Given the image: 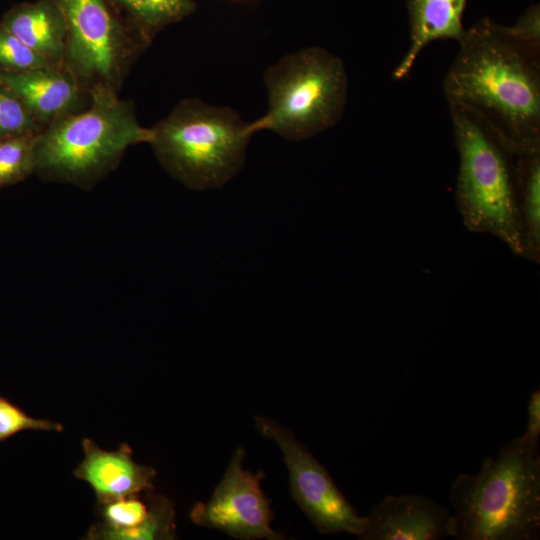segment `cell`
Masks as SVG:
<instances>
[{"mask_svg":"<svg viewBox=\"0 0 540 540\" xmlns=\"http://www.w3.org/2000/svg\"><path fill=\"white\" fill-rule=\"evenodd\" d=\"M445 76L448 104L480 121L515 156L540 151V46L483 18L466 30Z\"/></svg>","mask_w":540,"mask_h":540,"instance_id":"1","label":"cell"},{"mask_svg":"<svg viewBox=\"0 0 540 540\" xmlns=\"http://www.w3.org/2000/svg\"><path fill=\"white\" fill-rule=\"evenodd\" d=\"M451 537L457 540H536L540 536V455L522 435L474 474L453 481Z\"/></svg>","mask_w":540,"mask_h":540,"instance_id":"2","label":"cell"},{"mask_svg":"<svg viewBox=\"0 0 540 540\" xmlns=\"http://www.w3.org/2000/svg\"><path fill=\"white\" fill-rule=\"evenodd\" d=\"M134 103L96 90L84 110L63 116L38 135L34 174L45 181L88 190L117 168L127 149L149 143Z\"/></svg>","mask_w":540,"mask_h":540,"instance_id":"3","label":"cell"},{"mask_svg":"<svg viewBox=\"0 0 540 540\" xmlns=\"http://www.w3.org/2000/svg\"><path fill=\"white\" fill-rule=\"evenodd\" d=\"M151 130L149 144L163 169L200 191L221 187L239 172L256 133L233 109L196 98L180 101Z\"/></svg>","mask_w":540,"mask_h":540,"instance_id":"4","label":"cell"},{"mask_svg":"<svg viewBox=\"0 0 540 540\" xmlns=\"http://www.w3.org/2000/svg\"><path fill=\"white\" fill-rule=\"evenodd\" d=\"M448 107L459 155L455 198L463 224L495 236L523 257L516 156L469 112Z\"/></svg>","mask_w":540,"mask_h":540,"instance_id":"5","label":"cell"},{"mask_svg":"<svg viewBox=\"0 0 540 540\" xmlns=\"http://www.w3.org/2000/svg\"><path fill=\"white\" fill-rule=\"evenodd\" d=\"M268 110L253 121L256 132L270 130L287 140L301 141L334 126L348 95L343 61L321 47L285 55L264 74Z\"/></svg>","mask_w":540,"mask_h":540,"instance_id":"6","label":"cell"},{"mask_svg":"<svg viewBox=\"0 0 540 540\" xmlns=\"http://www.w3.org/2000/svg\"><path fill=\"white\" fill-rule=\"evenodd\" d=\"M65 16L67 42L62 68L90 95L118 93L140 54L149 46L108 0H56Z\"/></svg>","mask_w":540,"mask_h":540,"instance_id":"7","label":"cell"},{"mask_svg":"<svg viewBox=\"0 0 540 540\" xmlns=\"http://www.w3.org/2000/svg\"><path fill=\"white\" fill-rule=\"evenodd\" d=\"M255 426L280 447L290 475L293 499L322 534L348 533L358 538L367 519L347 501L328 471L293 433L265 416L254 417Z\"/></svg>","mask_w":540,"mask_h":540,"instance_id":"8","label":"cell"},{"mask_svg":"<svg viewBox=\"0 0 540 540\" xmlns=\"http://www.w3.org/2000/svg\"><path fill=\"white\" fill-rule=\"evenodd\" d=\"M242 448L234 452L229 466L207 502L196 503L190 518L196 525L225 532L237 539H285L271 527V501L260 487L263 473L245 471Z\"/></svg>","mask_w":540,"mask_h":540,"instance_id":"9","label":"cell"},{"mask_svg":"<svg viewBox=\"0 0 540 540\" xmlns=\"http://www.w3.org/2000/svg\"><path fill=\"white\" fill-rule=\"evenodd\" d=\"M363 540H439L451 536V512L430 497L388 495L367 516Z\"/></svg>","mask_w":540,"mask_h":540,"instance_id":"10","label":"cell"},{"mask_svg":"<svg viewBox=\"0 0 540 540\" xmlns=\"http://www.w3.org/2000/svg\"><path fill=\"white\" fill-rule=\"evenodd\" d=\"M0 81L15 92L42 130L90 104V95L61 67L0 73Z\"/></svg>","mask_w":540,"mask_h":540,"instance_id":"11","label":"cell"},{"mask_svg":"<svg viewBox=\"0 0 540 540\" xmlns=\"http://www.w3.org/2000/svg\"><path fill=\"white\" fill-rule=\"evenodd\" d=\"M84 457L74 470L76 478L93 489L97 504L153 490L156 470L133 459L131 447L122 443L107 451L93 440H82Z\"/></svg>","mask_w":540,"mask_h":540,"instance_id":"12","label":"cell"},{"mask_svg":"<svg viewBox=\"0 0 540 540\" xmlns=\"http://www.w3.org/2000/svg\"><path fill=\"white\" fill-rule=\"evenodd\" d=\"M0 24L57 67L63 65L67 25L56 0H36L12 6Z\"/></svg>","mask_w":540,"mask_h":540,"instance_id":"13","label":"cell"},{"mask_svg":"<svg viewBox=\"0 0 540 540\" xmlns=\"http://www.w3.org/2000/svg\"><path fill=\"white\" fill-rule=\"evenodd\" d=\"M467 0H407L410 21V47L393 71L401 80L411 71L421 51L436 40H455L458 43L466 29L462 17Z\"/></svg>","mask_w":540,"mask_h":540,"instance_id":"14","label":"cell"},{"mask_svg":"<svg viewBox=\"0 0 540 540\" xmlns=\"http://www.w3.org/2000/svg\"><path fill=\"white\" fill-rule=\"evenodd\" d=\"M518 209L524 254L540 261V151L516 156Z\"/></svg>","mask_w":540,"mask_h":540,"instance_id":"15","label":"cell"},{"mask_svg":"<svg viewBox=\"0 0 540 540\" xmlns=\"http://www.w3.org/2000/svg\"><path fill=\"white\" fill-rule=\"evenodd\" d=\"M124 23L148 45L167 26L196 9L194 0H108Z\"/></svg>","mask_w":540,"mask_h":540,"instance_id":"16","label":"cell"},{"mask_svg":"<svg viewBox=\"0 0 540 540\" xmlns=\"http://www.w3.org/2000/svg\"><path fill=\"white\" fill-rule=\"evenodd\" d=\"M39 134L0 141V189L34 174L35 145Z\"/></svg>","mask_w":540,"mask_h":540,"instance_id":"17","label":"cell"},{"mask_svg":"<svg viewBox=\"0 0 540 540\" xmlns=\"http://www.w3.org/2000/svg\"><path fill=\"white\" fill-rule=\"evenodd\" d=\"M149 512L144 522L129 532L125 540H173L176 539L174 503L167 497L146 492Z\"/></svg>","mask_w":540,"mask_h":540,"instance_id":"18","label":"cell"},{"mask_svg":"<svg viewBox=\"0 0 540 540\" xmlns=\"http://www.w3.org/2000/svg\"><path fill=\"white\" fill-rule=\"evenodd\" d=\"M41 132L42 128L20 98L0 81V141Z\"/></svg>","mask_w":540,"mask_h":540,"instance_id":"19","label":"cell"},{"mask_svg":"<svg viewBox=\"0 0 540 540\" xmlns=\"http://www.w3.org/2000/svg\"><path fill=\"white\" fill-rule=\"evenodd\" d=\"M57 67L0 24V73H22Z\"/></svg>","mask_w":540,"mask_h":540,"instance_id":"20","label":"cell"},{"mask_svg":"<svg viewBox=\"0 0 540 540\" xmlns=\"http://www.w3.org/2000/svg\"><path fill=\"white\" fill-rule=\"evenodd\" d=\"M25 430L62 432L64 427L59 422L34 418L0 396V442Z\"/></svg>","mask_w":540,"mask_h":540,"instance_id":"21","label":"cell"},{"mask_svg":"<svg viewBox=\"0 0 540 540\" xmlns=\"http://www.w3.org/2000/svg\"><path fill=\"white\" fill-rule=\"evenodd\" d=\"M515 40L525 44L540 46V9L532 5L512 26H504Z\"/></svg>","mask_w":540,"mask_h":540,"instance_id":"22","label":"cell"},{"mask_svg":"<svg viewBox=\"0 0 540 540\" xmlns=\"http://www.w3.org/2000/svg\"><path fill=\"white\" fill-rule=\"evenodd\" d=\"M540 436V391H533L527 405L526 430L522 434L524 440L532 445L538 446Z\"/></svg>","mask_w":540,"mask_h":540,"instance_id":"23","label":"cell"}]
</instances>
